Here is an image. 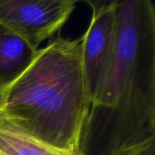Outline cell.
<instances>
[{"label": "cell", "mask_w": 155, "mask_h": 155, "mask_svg": "<svg viewBox=\"0 0 155 155\" xmlns=\"http://www.w3.org/2000/svg\"><path fill=\"white\" fill-rule=\"evenodd\" d=\"M84 132L112 148L155 138V9L153 0H118L110 72Z\"/></svg>", "instance_id": "1"}, {"label": "cell", "mask_w": 155, "mask_h": 155, "mask_svg": "<svg viewBox=\"0 0 155 155\" xmlns=\"http://www.w3.org/2000/svg\"><path fill=\"white\" fill-rule=\"evenodd\" d=\"M83 36L57 37L38 48L28 69L0 95L13 125L70 155L80 154L90 109L82 66Z\"/></svg>", "instance_id": "2"}, {"label": "cell", "mask_w": 155, "mask_h": 155, "mask_svg": "<svg viewBox=\"0 0 155 155\" xmlns=\"http://www.w3.org/2000/svg\"><path fill=\"white\" fill-rule=\"evenodd\" d=\"M75 5L73 0H0V24L38 49L63 27Z\"/></svg>", "instance_id": "3"}, {"label": "cell", "mask_w": 155, "mask_h": 155, "mask_svg": "<svg viewBox=\"0 0 155 155\" xmlns=\"http://www.w3.org/2000/svg\"><path fill=\"white\" fill-rule=\"evenodd\" d=\"M82 36V66L92 107L101 97L113 62L114 6L93 15L86 32Z\"/></svg>", "instance_id": "4"}, {"label": "cell", "mask_w": 155, "mask_h": 155, "mask_svg": "<svg viewBox=\"0 0 155 155\" xmlns=\"http://www.w3.org/2000/svg\"><path fill=\"white\" fill-rule=\"evenodd\" d=\"M37 50L0 24V95L28 69Z\"/></svg>", "instance_id": "5"}, {"label": "cell", "mask_w": 155, "mask_h": 155, "mask_svg": "<svg viewBox=\"0 0 155 155\" xmlns=\"http://www.w3.org/2000/svg\"><path fill=\"white\" fill-rule=\"evenodd\" d=\"M0 155H70L21 131L0 114Z\"/></svg>", "instance_id": "6"}, {"label": "cell", "mask_w": 155, "mask_h": 155, "mask_svg": "<svg viewBox=\"0 0 155 155\" xmlns=\"http://www.w3.org/2000/svg\"><path fill=\"white\" fill-rule=\"evenodd\" d=\"M155 142H149L140 145L124 149L111 155H155Z\"/></svg>", "instance_id": "7"}, {"label": "cell", "mask_w": 155, "mask_h": 155, "mask_svg": "<svg viewBox=\"0 0 155 155\" xmlns=\"http://www.w3.org/2000/svg\"><path fill=\"white\" fill-rule=\"evenodd\" d=\"M75 4L78 2H84L87 4L93 10V15L98 14L107 8L115 5L118 0H73Z\"/></svg>", "instance_id": "8"}]
</instances>
